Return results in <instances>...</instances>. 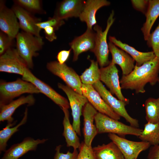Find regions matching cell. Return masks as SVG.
<instances>
[{"mask_svg":"<svg viewBox=\"0 0 159 159\" xmlns=\"http://www.w3.org/2000/svg\"><path fill=\"white\" fill-rule=\"evenodd\" d=\"M64 24V20H60L53 16L49 17L46 21L37 23L36 25L41 29H44L47 26H51L54 28L56 31Z\"/></svg>","mask_w":159,"mask_h":159,"instance_id":"33","label":"cell"},{"mask_svg":"<svg viewBox=\"0 0 159 159\" xmlns=\"http://www.w3.org/2000/svg\"><path fill=\"white\" fill-rule=\"evenodd\" d=\"M141 141L149 143L151 146L159 144V123L147 122L145 124L141 135L138 137Z\"/></svg>","mask_w":159,"mask_h":159,"instance_id":"28","label":"cell"},{"mask_svg":"<svg viewBox=\"0 0 159 159\" xmlns=\"http://www.w3.org/2000/svg\"><path fill=\"white\" fill-rule=\"evenodd\" d=\"M28 109H25L24 116L21 121L15 126L13 127L16 123V121L11 123H7L5 127L0 131V152H5L7 142L12 136L19 130V127L25 124L28 118Z\"/></svg>","mask_w":159,"mask_h":159,"instance_id":"27","label":"cell"},{"mask_svg":"<svg viewBox=\"0 0 159 159\" xmlns=\"http://www.w3.org/2000/svg\"><path fill=\"white\" fill-rule=\"evenodd\" d=\"M35 101L34 96L30 94L26 96H21L7 104L0 105V121H6L7 123L13 122L14 119L12 116L17 108L24 104H27L28 106H32L34 104Z\"/></svg>","mask_w":159,"mask_h":159,"instance_id":"22","label":"cell"},{"mask_svg":"<svg viewBox=\"0 0 159 159\" xmlns=\"http://www.w3.org/2000/svg\"><path fill=\"white\" fill-rule=\"evenodd\" d=\"M90 66L85 71L80 77L82 84L92 85L100 80V72L97 61L94 60H90Z\"/></svg>","mask_w":159,"mask_h":159,"instance_id":"29","label":"cell"},{"mask_svg":"<svg viewBox=\"0 0 159 159\" xmlns=\"http://www.w3.org/2000/svg\"><path fill=\"white\" fill-rule=\"evenodd\" d=\"M159 73V57L156 56L140 66L135 65L129 74L122 75L120 80L121 88L135 90L136 93H144L148 83L153 86L158 82Z\"/></svg>","mask_w":159,"mask_h":159,"instance_id":"1","label":"cell"},{"mask_svg":"<svg viewBox=\"0 0 159 159\" xmlns=\"http://www.w3.org/2000/svg\"><path fill=\"white\" fill-rule=\"evenodd\" d=\"M16 49L29 69L33 67V57L38 56L44 44L41 37H38L22 31L16 37Z\"/></svg>","mask_w":159,"mask_h":159,"instance_id":"2","label":"cell"},{"mask_svg":"<svg viewBox=\"0 0 159 159\" xmlns=\"http://www.w3.org/2000/svg\"><path fill=\"white\" fill-rule=\"evenodd\" d=\"M100 69V81L105 83L109 89L110 92L112 94H115L118 99L128 104L129 100L124 97L121 92L118 70L115 64L110 62L108 65L101 67Z\"/></svg>","mask_w":159,"mask_h":159,"instance_id":"11","label":"cell"},{"mask_svg":"<svg viewBox=\"0 0 159 159\" xmlns=\"http://www.w3.org/2000/svg\"><path fill=\"white\" fill-rule=\"evenodd\" d=\"M19 23L14 12L6 5V1H0V29L1 31L14 39L20 29Z\"/></svg>","mask_w":159,"mask_h":159,"instance_id":"13","label":"cell"},{"mask_svg":"<svg viewBox=\"0 0 159 159\" xmlns=\"http://www.w3.org/2000/svg\"><path fill=\"white\" fill-rule=\"evenodd\" d=\"M11 9L19 20L20 29L25 32L41 37L40 34L41 29L36 25L37 23L42 21L41 18L35 17L33 14L14 4Z\"/></svg>","mask_w":159,"mask_h":159,"instance_id":"15","label":"cell"},{"mask_svg":"<svg viewBox=\"0 0 159 159\" xmlns=\"http://www.w3.org/2000/svg\"><path fill=\"white\" fill-rule=\"evenodd\" d=\"M62 145L57 146L55 148L56 153L54 159H76L78 153L77 150H74L72 153L68 151L66 153H64L60 152Z\"/></svg>","mask_w":159,"mask_h":159,"instance_id":"36","label":"cell"},{"mask_svg":"<svg viewBox=\"0 0 159 159\" xmlns=\"http://www.w3.org/2000/svg\"><path fill=\"white\" fill-rule=\"evenodd\" d=\"M131 2L135 9L145 14L148 6L149 0H132Z\"/></svg>","mask_w":159,"mask_h":159,"instance_id":"37","label":"cell"},{"mask_svg":"<svg viewBox=\"0 0 159 159\" xmlns=\"http://www.w3.org/2000/svg\"><path fill=\"white\" fill-rule=\"evenodd\" d=\"M14 40L5 33L0 31V55L12 47Z\"/></svg>","mask_w":159,"mask_h":159,"instance_id":"35","label":"cell"},{"mask_svg":"<svg viewBox=\"0 0 159 159\" xmlns=\"http://www.w3.org/2000/svg\"><path fill=\"white\" fill-rule=\"evenodd\" d=\"M108 46L112 56L111 62L120 66L122 75H128L135 67V60L127 52L117 48L112 43L110 42Z\"/></svg>","mask_w":159,"mask_h":159,"instance_id":"21","label":"cell"},{"mask_svg":"<svg viewBox=\"0 0 159 159\" xmlns=\"http://www.w3.org/2000/svg\"><path fill=\"white\" fill-rule=\"evenodd\" d=\"M98 134L109 133L124 138L127 135L139 137L143 130L126 125L102 113L97 112L95 117Z\"/></svg>","mask_w":159,"mask_h":159,"instance_id":"3","label":"cell"},{"mask_svg":"<svg viewBox=\"0 0 159 159\" xmlns=\"http://www.w3.org/2000/svg\"><path fill=\"white\" fill-rule=\"evenodd\" d=\"M64 117L63 121L64 131L62 135L64 137L68 147H72L74 150L79 148L81 143L77 134L70 122L69 113L67 109H62Z\"/></svg>","mask_w":159,"mask_h":159,"instance_id":"24","label":"cell"},{"mask_svg":"<svg viewBox=\"0 0 159 159\" xmlns=\"http://www.w3.org/2000/svg\"><path fill=\"white\" fill-rule=\"evenodd\" d=\"M158 82H159V76L158 78ZM158 98H159V97Z\"/></svg>","mask_w":159,"mask_h":159,"instance_id":"41","label":"cell"},{"mask_svg":"<svg viewBox=\"0 0 159 159\" xmlns=\"http://www.w3.org/2000/svg\"><path fill=\"white\" fill-rule=\"evenodd\" d=\"M146 19L141 29L144 39L147 41L151 28L159 16V0H150L148 9L145 14Z\"/></svg>","mask_w":159,"mask_h":159,"instance_id":"25","label":"cell"},{"mask_svg":"<svg viewBox=\"0 0 159 159\" xmlns=\"http://www.w3.org/2000/svg\"><path fill=\"white\" fill-rule=\"evenodd\" d=\"M85 1L82 0H63L58 4L53 16L64 20L73 17H79Z\"/></svg>","mask_w":159,"mask_h":159,"instance_id":"19","label":"cell"},{"mask_svg":"<svg viewBox=\"0 0 159 159\" xmlns=\"http://www.w3.org/2000/svg\"><path fill=\"white\" fill-rule=\"evenodd\" d=\"M110 2L106 0H87L85 1L84 6L79 17L80 20L86 23L87 29H92L96 24V14L101 8L109 5Z\"/></svg>","mask_w":159,"mask_h":159,"instance_id":"20","label":"cell"},{"mask_svg":"<svg viewBox=\"0 0 159 159\" xmlns=\"http://www.w3.org/2000/svg\"><path fill=\"white\" fill-rule=\"evenodd\" d=\"M108 136L119 148L125 159H137L141 152L150 146L148 143L129 140L114 134L109 133Z\"/></svg>","mask_w":159,"mask_h":159,"instance_id":"9","label":"cell"},{"mask_svg":"<svg viewBox=\"0 0 159 159\" xmlns=\"http://www.w3.org/2000/svg\"><path fill=\"white\" fill-rule=\"evenodd\" d=\"M147 159H159V144L151 146L149 150Z\"/></svg>","mask_w":159,"mask_h":159,"instance_id":"40","label":"cell"},{"mask_svg":"<svg viewBox=\"0 0 159 159\" xmlns=\"http://www.w3.org/2000/svg\"><path fill=\"white\" fill-rule=\"evenodd\" d=\"M40 90L32 83L20 78L10 82H0V105L7 104L15 98L26 93L38 94Z\"/></svg>","mask_w":159,"mask_h":159,"instance_id":"4","label":"cell"},{"mask_svg":"<svg viewBox=\"0 0 159 159\" xmlns=\"http://www.w3.org/2000/svg\"><path fill=\"white\" fill-rule=\"evenodd\" d=\"M45 37L50 42H52L57 38L54 28L51 26H47L44 29Z\"/></svg>","mask_w":159,"mask_h":159,"instance_id":"38","label":"cell"},{"mask_svg":"<svg viewBox=\"0 0 159 159\" xmlns=\"http://www.w3.org/2000/svg\"><path fill=\"white\" fill-rule=\"evenodd\" d=\"M145 119L147 122L159 123V99L150 97L145 103Z\"/></svg>","mask_w":159,"mask_h":159,"instance_id":"30","label":"cell"},{"mask_svg":"<svg viewBox=\"0 0 159 159\" xmlns=\"http://www.w3.org/2000/svg\"><path fill=\"white\" fill-rule=\"evenodd\" d=\"M82 112L84 118V143L87 146L91 147L93 140L98 134L94 124L95 116L98 112L88 102L83 107Z\"/></svg>","mask_w":159,"mask_h":159,"instance_id":"18","label":"cell"},{"mask_svg":"<svg viewBox=\"0 0 159 159\" xmlns=\"http://www.w3.org/2000/svg\"><path fill=\"white\" fill-rule=\"evenodd\" d=\"M147 41L148 46L152 48L156 56L159 57V21L155 30L150 33Z\"/></svg>","mask_w":159,"mask_h":159,"instance_id":"32","label":"cell"},{"mask_svg":"<svg viewBox=\"0 0 159 159\" xmlns=\"http://www.w3.org/2000/svg\"><path fill=\"white\" fill-rule=\"evenodd\" d=\"M46 67L51 72L62 80L67 86L79 94L82 95V83L80 76L72 68L65 63L61 64L57 61L48 62Z\"/></svg>","mask_w":159,"mask_h":159,"instance_id":"7","label":"cell"},{"mask_svg":"<svg viewBox=\"0 0 159 159\" xmlns=\"http://www.w3.org/2000/svg\"><path fill=\"white\" fill-rule=\"evenodd\" d=\"M14 4L18 5L32 14H45L42 8V1L40 0H14Z\"/></svg>","mask_w":159,"mask_h":159,"instance_id":"31","label":"cell"},{"mask_svg":"<svg viewBox=\"0 0 159 159\" xmlns=\"http://www.w3.org/2000/svg\"><path fill=\"white\" fill-rule=\"evenodd\" d=\"M22 79L34 85L40 91L62 109H68L69 102L65 98L57 92L49 85L35 76L29 69H26Z\"/></svg>","mask_w":159,"mask_h":159,"instance_id":"10","label":"cell"},{"mask_svg":"<svg viewBox=\"0 0 159 159\" xmlns=\"http://www.w3.org/2000/svg\"><path fill=\"white\" fill-rule=\"evenodd\" d=\"M97 159H125L121 152L113 142L93 148Z\"/></svg>","mask_w":159,"mask_h":159,"instance_id":"26","label":"cell"},{"mask_svg":"<svg viewBox=\"0 0 159 159\" xmlns=\"http://www.w3.org/2000/svg\"><path fill=\"white\" fill-rule=\"evenodd\" d=\"M47 140L44 138L35 140L30 137H26L21 142L13 145L6 150L1 159H19L29 151L36 150L39 145L44 143Z\"/></svg>","mask_w":159,"mask_h":159,"instance_id":"16","label":"cell"},{"mask_svg":"<svg viewBox=\"0 0 159 159\" xmlns=\"http://www.w3.org/2000/svg\"><path fill=\"white\" fill-rule=\"evenodd\" d=\"M82 95L98 112L118 120L120 116L115 112L102 98L92 85L82 84Z\"/></svg>","mask_w":159,"mask_h":159,"instance_id":"14","label":"cell"},{"mask_svg":"<svg viewBox=\"0 0 159 159\" xmlns=\"http://www.w3.org/2000/svg\"></svg>","mask_w":159,"mask_h":159,"instance_id":"42","label":"cell"},{"mask_svg":"<svg viewBox=\"0 0 159 159\" xmlns=\"http://www.w3.org/2000/svg\"><path fill=\"white\" fill-rule=\"evenodd\" d=\"M96 33L92 29H87L82 35L75 37L69 45L73 52V61L77 60L79 55L81 53L94 49L95 45Z\"/></svg>","mask_w":159,"mask_h":159,"instance_id":"17","label":"cell"},{"mask_svg":"<svg viewBox=\"0 0 159 159\" xmlns=\"http://www.w3.org/2000/svg\"><path fill=\"white\" fill-rule=\"evenodd\" d=\"M26 64L16 49L11 47L0 56V71L23 75Z\"/></svg>","mask_w":159,"mask_h":159,"instance_id":"12","label":"cell"},{"mask_svg":"<svg viewBox=\"0 0 159 159\" xmlns=\"http://www.w3.org/2000/svg\"><path fill=\"white\" fill-rule=\"evenodd\" d=\"M57 85L68 98L73 117L72 125L77 134L80 136V116L82 108L88 100L83 95L79 94L68 86L59 83Z\"/></svg>","mask_w":159,"mask_h":159,"instance_id":"8","label":"cell"},{"mask_svg":"<svg viewBox=\"0 0 159 159\" xmlns=\"http://www.w3.org/2000/svg\"><path fill=\"white\" fill-rule=\"evenodd\" d=\"M109 39L110 42L129 54L136 62V65L138 66H141L156 57L153 51L147 52H140L127 44L122 43L114 37L110 36Z\"/></svg>","mask_w":159,"mask_h":159,"instance_id":"23","label":"cell"},{"mask_svg":"<svg viewBox=\"0 0 159 159\" xmlns=\"http://www.w3.org/2000/svg\"><path fill=\"white\" fill-rule=\"evenodd\" d=\"M79 148V152L76 159H97L92 147H88L82 142Z\"/></svg>","mask_w":159,"mask_h":159,"instance_id":"34","label":"cell"},{"mask_svg":"<svg viewBox=\"0 0 159 159\" xmlns=\"http://www.w3.org/2000/svg\"><path fill=\"white\" fill-rule=\"evenodd\" d=\"M92 85L105 102L120 117H123L130 126L136 128L139 127L138 120L130 116L125 109V106L127 104L114 97L100 80Z\"/></svg>","mask_w":159,"mask_h":159,"instance_id":"6","label":"cell"},{"mask_svg":"<svg viewBox=\"0 0 159 159\" xmlns=\"http://www.w3.org/2000/svg\"><path fill=\"white\" fill-rule=\"evenodd\" d=\"M71 50L70 49L69 50H62L59 52L57 56V62L61 64L65 63L69 56Z\"/></svg>","mask_w":159,"mask_h":159,"instance_id":"39","label":"cell"},{"mask_svg":"<svg viewBox=\"0 0 159 159\" xmlns=\"http://www.w3.org/2000/svg\"><path fill=\"white\" fill-rule=\"evenodd\" d=\"M114 15V12L112 10L107 20L106 28L104 31L98 25H95L93 27L95 32L96 39L95 47L92 52L94 53L101 67L107 66L110 62L108 58L109 49L107 39L108 31L115 20Z\"/></svg>","mask_w":159,"mask_h":159,"instance_id":"5","label":"cell"}]
</instances>
